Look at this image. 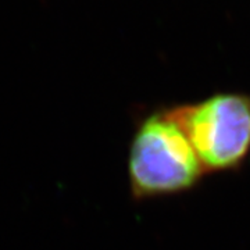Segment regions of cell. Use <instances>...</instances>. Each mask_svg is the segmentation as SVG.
I'll list each match as a JSON object with an SVG mask.
<instances>
[{"label": "cell", "mask_w": 250, "mask_h": 250, "mask_svg": "<svg viewBox=\"0 0 250 250\" xmlns=\"http://www.w3.org/2000/svg\"><path fill=\"white\" fill-rule=\"evenodd\" d=\"M206 171L241 166L250 153V98L220 93L195 104L168 108Z\"/></svg>", "instance_id": "obj_2"}, {"label": "cell", "mask_w": 250, "mask_h": 250, "mask_svg": "<svg viewBox=\"0 0 250 250\" xmlns=\"http://www.w3.org/2000/svg\"><path fill=\"white\" fill-rule=\"evenodd\" d=\"M205 172L185 132L167 110L153 113L138 126L128 154V178L136 199L188 190Z\"/></svg>", "instance_id": "obj_1"}]
</instances>
